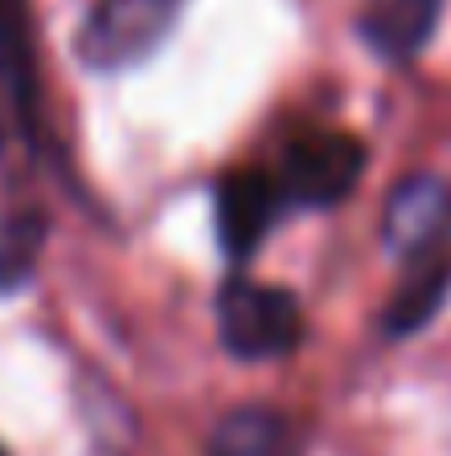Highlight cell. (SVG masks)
<instances>
[{
	"mask_svg": "<svg viewBox=\"0 0 451 456\" xmlns=\"http://www.w3.org/2000/svg\"><path fill=\"white\" fill-rule=\"evenodd\" d=\"M218 335L239 361H276L303 340V308L287 287L234 276L218 292Z\"/></svg>",
	"mask_w": 451,
	"mask_h": 456,
	"instance_id": "1",
	"label": "cell"
},
{
	"mask_svg": "<svg viewBox=\"0 0 451 456\" xmlns=\"http://www.w3.org/2000/svg\"><path fill=\"white\" fill-rule=\"evenodd\" d=\"M186 0H96L80 21V64L102 69V75H117V69H133L144 64L165 32L176 27Z\"/></svg>",
	"mask_w": 451,
	"mask_h": 456,
	"instance_id": "2",
	"label": "cell"
},
{
	"mask_svg": "<svg viewBox=\"0 0 451 456\" xmlns=\"http://www.w3.org/2000/svg\"><path fill=\"white\" fill-rule=\"evenodd\" d=\"M366 170V149L350 133H303L276 170V191L287 208H335L356 191Z\"/></svg>",
	"mask_w": 451,
	"mask_h": 456,
	"instance_id": "3",
	"label": "cell"
},
{
	"mask_svg": "<svg viewBox=\"0 0 451 456\" xmlns=\"http://www.w3.org/2000/svg\"><path fill=\"white\" fill-rule=\"evenodd\" d=\"M282 191H276V175H260V170H239L218 186V233H224V249L234 260L255 255L260 239L271 233V224L282 218Z\"/></svg>",
	"mask_w": 451,
	"mask_h": 456,
	"instance_id": "4",
	"label": "cell"
},
{
	"mask_svg": "<svg viewBox=\"0 0 451 456\" xmlns=\"http://www.w3.org/2000/svg\"><path fill=\"white\" fill-rule=\"evenodd\" d=\"M447 228H451V186L436 181V175H409L393 191L388 218H382L388 244L404 249V255H436Z\"/></svg>",
	"mask_w": 451,
	"mask_h": 456,
	"instance_id": "5",
	"label": "cell"
},
{
	"mask_svg": "<svg viewBox=\"0 0 451 456\" xmlns=\"http://www.w3.org/2000/svg\"><path fill=\"white\" fill-rule=\"evenodd\" d=\"M441 21V0H361L356 32L382 53V59H414Z\"/></svg>",
	"mask_w": 451,
	"mask_h": 456,
	"instance_id": "6",
	"label": "cell"
},
{
	"mask_svg": "<svg viewBox=\"0 0 451 456\" xmlns=\"http://www.w3.org/2000/svg\"><path fill=\"white\" fill-rule=\"evenodd\" d=\"M208 456H298V436L276 409H234L218 419Z\"/></svg>",
	"mask_w": 451,
	"mask_h": 456,
	"instance_id": "7",
	"label": "cell"
},
{
	"mask_svg": "<svg viewBox=\"0 0 451 456\" xmlns=\"http://www.w3.org/2000/svg\"><path fill=\"white\" fill-rule=\"evenodd\" d=\"M27 117H32V69H27L21 0H0V127H21Z\"/></svg>",
	"mask_w": 451,
	"mask_h": 456,
	"instance_id": "8",
	"label": "cell"
},
{
	"mask_svg": "<svg viewBox=\"0 0 451 456\" xmlns=\"http://www.w3.org/2000/svg\"><path fill=\"white\" fill-rule=\"evenodd\" d=\"M447 287H451V265H447V260H430V255H420V265L409 271V281L393 292V303H388V314H382V330H388L393 340L414 335L420 324H430V314L441 308Z\"/></svg>",
	"mask_w": 451,
	"mask_h": 456,
	"instance_id": "9",
	"label": "cell"
},
{
	"mask_svg": "<svg viewBox=\"0 0 451 456\" xmlns=\"http://www.w3.org/2000/svg\"><path fill=\"white\" fill-rule=\"evenodd\" d=\"M0 456H5V452H0Z\"/></svg>",
	"mask_w": 451,
	"mask_h": 456,
	"instance_id": "10",
	"label": "cell"
}]
</instances>
